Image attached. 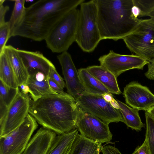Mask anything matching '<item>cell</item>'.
I'll return each mask as SVG.
<instances>
[{"label":"cell","mask_w":154,"mask_h":154,"mask_svg":"<svg viewBox=\"0 0 154 154\" xmlns=\"http://www.w3.org/2000/svg\"><path fill=\"white\" fill-rule=\"evenodd\" d=\"M0 80L11 87H19L13 68L4 51L0 54Z\"/></svg>","instance_id":"603a6c76"},{"label":"cell","mask_w":154,"mask_h":154,"mask_svg":"<svg viewBox=\"0 0 154 154\" xmlns=\"http://www.w3.org/2000/svg\"><path fill=\"white\" fill-rule=\"evenodd\" d=\"M79 9H74L56 23L45 39L47 46L53 53L66 51L75 40Z\"/></svg>","instance_id":"5b68a950"},{"label":"cell","mask_w":154,"mask_h":154,"mask_svg":"<svg viewBox=\"0 0 154 154\" xmlns=\"http://www.w3.org/2000/svg\"><path fill=\"white\" fill-rule=\"evenodd\" d=\"M100 65L106 68L117 78L122 73L130 69L143 70L149 62L135 54L123 55L113 50L100 56L98 59Z\"/></svg>","instance_id":"8fae6325"},{"label":"cell","mask_w":154,"mask_h":154,"mask_svg":"<svg viewBox=\"0 0 154 154\" xmlns=\"http://www.w3.org/2000/svg\"><path fill=\"white\" fill-rule=\"evenodd\" d=\"M101 152L103 154H122L117 148L109 145L103 147Z\"/></svg>","instance_id":"d6a6232c"},{"label":"cell","mask_w":154,"mask_h":154,"mask_svg":"<svg viewBox=\"0 0 154 154\" xmlns=\"http://www.w3.org/2000/svg\"><path fill=\"white\" fill-rule=\"evenodd\" d=\"M18 53L27 68L29 75H34L38 72L44 73L48 77L53 63L41 52L18 49Z\"/></svg>","instance_id":"5bb4252c"},{"label":"cell","mask_w":154,"mask_h":154,"mask_svg":"<svg viewBox=\"0 0 154 154\" xmlns=\"http://www.w3.org/2000/svg\"><path fill=\"white\" fill-rule=\"evenodd\" d=\"M103 96L106 101L110 103L116 101L113 97L112 94H106L103 95Z\"/></svg>","instance_id":"8d00e7d4"},{"label":"cell","mask_w":154,"mask_h":154,"mask_svg":"<svg viewBox=\"0 0 154 154\" xmlns=\"http://www.w3.org/2000/svg\"><path fill=\"white\" fill-rule=\"evenodd\" d=\"M146 130L145 139L147 141L151 154H154V119L145 111Z\"/></svg>","instance_id":"484cf974"},{"label":"cell","mask_w":154,"mask_h":154,"mask_svg":"<svg viewBox=\"0 0 154 154\" xmlns=\"http://www.w3.org/2000/svg\"><path fill=\"white\" fill-rule=\"evenodd\" d=\"M29 113L43 127L61 134L76 129L79 107L68 93L52 94L30 99Z\"/></svg>","instance_id":"7a4b0ae2"},{"label":"cell","mask_w":154,"mask_h":154,"mask_svg":"<svg viewBox=\"0 0 154 154\" xmlns=\"http://www.w3.org/2000/svg\"><path fill=\"white\" fill-rule=\"evenodd\" d=\"M147 112L154 119V107Z\"/></svg>","instance_id":"f35d334b"},{"label":"cell","mask_w":154,"mask_h":154,"mask_svg":"<svg viewBox=\"0 0 154 154\" xmlns=\"http://www.w3.org/2000/svg\"><path fill=\"white\" fill-rule=\"evenodd\" d=\"M123 39L132 53L150 62L154 59V20L142 19L134 31Z\"/></svg>","instance_id":"8992f818"},{"label":"cell","mask_w":154,"mask_h":154,"mask_svg":"<svg viewBox=\"0 0 154 154\" xmlns=\"http://www.w3.org/2000/svg\"><path fill=\"white\" fill-rule=\"evenodd\" d=\"M49 85L51 89L55 93L58 94H64L65 93L62 88L58 84L50 78H48Z\"/></svg>","instance_id":"4dcf8cb0"},{"label":"cell","mask_w":154,"mask_h":154,"mask_svg":"<svg viewBox=\"0 0 154 154\" xmlns=\"http://www.w3.org/2000/svg\"><path fill=\"white\" fill-rule=\"evenodd\" d=\"M101 40L123 39L137 27L142 19L136 18L131 9L133 0H96Z\"/></svg>","instance_id":"3957f363"},{"label":"cell","mask_w":154,"mask_h":154,"mask_svg":"<svg viewBox=\"0 0 154 154\" xmlns=\"http://www.w3.org/2000/svg\"><path fill=\"white\" fill-rule=\"evenodd\" d=\"M123 94L126 103L132 108L148 112L154 107V94L147 87L137 82L126 85Z\"/></svg>","instance_id":"7c38bea8"},{"label":"cell","mask_w":154,"mask_h":154,"mask_svg":"<svg viewBox=\"0 0 154 154\" xmlns=\"http://www.w3.org/2000/svg\"><path fill=\"white\" fill-rule=\"evenodd\" d=\"M23 152H23L22 153H21V154H23Z\"/></svg>","instance_id":"ab89813d"},{"label":"cell","mask_w":154,"mask_h":154,"mask_svg":"<svg viewBox=\"0 0 154 154\" xmlns=\"http://www.w3.org/2000/svg\"><path fill=\"white\" fill-rule=\"evenodd\" d=\"M100 152H99L98 154H100Z\"/></svg>","instance_id":"60d3db41"},{"label":"cell","mask_w":154,"mask_h":154,"mask_svg":"<svg viewBox=\"0 0 154 154\" xmlns=\"http://www.w3.org/2000/svg\"><path fill=\"white\" fill-rule=\"evenodd\" d=\"M86 68L88 71L103 84L111 94L119 95L121 93L117 78L106 68L100 65L89 66Z\"/></svg>","instance_id":"2e32d148"},{"label":"cell","mask_w":154,"mask_h":154,"mask_svg":"<svg viewBox=\"0 0 154 154\" xmlns=\"http://www.w3.org/2000/svg\"><path fill=\"white\" fill-rule=\"evenodd\" d=\"M30 101L27 95L19 90L9 106L3 120L0 122V137L7 135L23 122L29 113Z\"/></svg>","instance_id":"30bf717a"},{"label":"cell","mask_w":154,"mask_h":154,"mask_svg":"<svg viewBox=\"0 0 154 154\" xmlns=\"http://www.w3.org/2000/svg\"><path fill=\"white\" fill-rule=\"evenodd\" d=\"M101 40L97 21L96 0L80 5L75 42L84 52H93Z\"/></svg>","instance_id":"277c9868"},{"label":"cell","mask_w":154,"mask_h":154,"mask_svg":"<svg viewBox=\"0 0 154 154\" xmlns=\"http://www.w3.org/2000/svg\"><path fill=\"white\" fill-rule=\"evenodd\" d=\"M109 124L79 107L76 128L85 137L101 143L110 142L112 135Z\"/></svg>","instance_id":"9c48e42d"},{"label":"cell","mask_w":154,"mask_h":154,"mask_svg":"<svg viewBox=\"0 0 154 154\" xmlns=\"http://www.w3.org/2000/svg\"><path fill=\"white\" fill-rule=\"evenodd\" d=\"M48 78L42 81L36 80L34 75H29L26 84L30 90V94L33 100L35 101L43 96L57 93L51 88Z\"/></svg>","instance_id":"7402d4cb"},{"label":"cell","mask_w":154,"mask_h":154,"mask_svg":"<svg viewBox=\"0 0 154 154\" xmlns=\"http://www.w3.org/2000/svg\"><path fill=\"white\" fill-rule=\"evenodd\" d=\"M85 0H40L26 8L11 37L19 36L36 41L45 40L53 27L64 15Z\"/></svg>","instance_id":"6da1fadb"},{"label":"cell","mask_w":154,"mask_h":154,"mask_svg":"<svg viewBox=\"0 0 154 154\" xmlns=\"http://www.w3.org/2000/svg\"><path fill=\"white\" fill-rule=\"evenodd\" d=\"M25 0H16L14 8L9 21H8L10 30V37L13 31L17 24L23 17L25 11Z\"/></svg>","instance_id":"cb8c5ba5"},{"label":"cell","mask_w":154,"mask_h":154,"mask_svg":"<svg viewBox=\"0 0 154 154\" xmlns=\"http://www.w3.org/2000/svg\"><path fill=\"white\" fill-rule=\"evenodd\" d=\"M68 94L75 99L85 91L70 54L65 51L57 56Z\"/></svg>","instance_id":"4fadbf2b"},{"label":"cell","mask_w":154,"mask_h":154,"mask_svg":"<svg viewBox=\"0 0 154 154\" xmlns=\"http://www.w3.org/2000/svg\"><path fill=\"white\" fill-rule=\"evenodd\" d=\"M119 106V110L122 116L124 123L127 128H130L137 131H141L142 128H145V125L140 119L139 113V110L131 108L124 103L116 99Z\"/></svg>","instance_id":"ffe728a7"},{"label":"cell","mask_w":154,"mask_h":154,"mask_svg":"<svg viewBox=\"0 0 154 154\" xmlns=\"http://www.w3.org/2000/svg\"><path fill=\"white\" fill-rule=\"evenodd\" d=\"M34 75L35 79L39 82L44 81L48 77H47L44 73L40 72H37Z\"/></svg>","instance_id":"d590c367"},{"label":"cell","mask_w":154,"mask_h":154,"mask_svg":"<svg viewBox=\"0 0 154 154\" xmlns=\"http://www.w3.org/2000/svg\"><path fill=\"white\" fill-rule=\"evenodd\" d=\"M147 65L148 70L144 75L148 79L154 80V59L149 62Z\"/></svg>","instance_id":"836d02e7"},{"label":"cell","mask_w":154,"mask_h":154,"mask_svg":"<svg viewBox=\"0 0 154 154\" xmlns=\"http://www.w3.org/2000/svg\"><path fill=\"white\" fill-rule=\"evenodd\" d=\"M78 133L76 129L67 133L58 134L46 154H70Z\"/></svg>","instance_id":"ac0fdd59"},{"label":"cell","mask_w":154,"mask_h":154,"mask_svg":"<svg viewBox=\"0 0 154 154\" xmlns=\"http://www.w3.org/2000/svg\"><path fill=\"white\" fill-rule=\"evenodd\" d=\"M133 2L139 10V17L148 16L154 8V0H133Z\"/></svg>","instance_id":"4316f807"},{"label":"cell","mask_w":154,"mask_h":154,"mask_svg":"<svg viewBox=\"0 0 154 154\" xmlns=\"http://www.w3.org/2000/svg\"><path fill=\"white\" fill-rule=\"evenodd\" d=\"M78 72L86 92L102 96L111 94L103 84L88 71L86 68H80L78 70Z\"/></svg>","instance_id":"d6986e66"},{"label":"cell","mask_w":154,"mask_h":154,"mask_svg":"<svg viewBox=\"0 0 154 154\" xmlns=\"http://www.w3.org/2000/svg\"><path fill=\"white\" fill-rule=\"evenodd\" d=\"M48 77L58 84L63 89L66 86L63 79L57 71L55 67L51 68Z\"/></svg>","instance_id":"f1b7e54d"},{"label":"cell","mask_w":154,"mask_h":154,"mask_svg":"<svg viewBox=\"0 0 154 154\" xmlns=\"http://www.w3.org/2000/svg\"><path fill=\"white\" fill-rule=\"evenodd\" d=\"M3 51L8 57L13 68L18 87L21 84L26 83L29 74L18 53L17 49L11 45H8L5 46Z\"/></svg>","instance_id":"e0dca14e"},{"label":"cell","mask_w":154,"mask_h":154,"mask_svg":"<svg viewBox=\"0 0 154 154\" xmlns=\"http://www.w3.org/2000/svg\"><path fill=\"white\" fill-rule=\"evenodd\" d=\"M75 100L77 105L82 110L106 123L125 122L119 110L113 107L102 95L91 94L85 91Z\"/></svg>","instance_id":"ba28073f"},{"label":"cell","mask_w":154,"mask_h":154,"mask_svg":"<svg viewBox=\"0 0 154 154\" xmlns=\"http://www.w3.org/2000/svg\"><path fill=\"white\" fill-rule=\"evenodd\" d=\"M148 16L150 17V18L154 20V8L149 14Z\"/></svg>","instance_id":"74e56055"},{"label":"cell","mask_w":154,"mask_h":154,"mask_svg":"<svg viewBox=\"0 0 154 154\" xmlns=\"http://www.w3.org/2000/svg\"><path fill=\"white\" fill-rule=\"evenodd\" d=\"M37 122L29 113L23 122L7 134L0 137V154H21L26 148Z\"/></svg>","instance_id":"52a82bcc"},{"label":"cell","mask_w":154,"mask_h":154,"mask_svg":"<svg viewBox=\"0 0 154 154\" xmlns=\"http://www.w3.org/2000/svg\"><path fill=\"white\" fill-rule=\"evenodd\" d=\"M4 0H0V25L6 22L5 21V16L6 13L9 10V8L8 6H4L3 3Z\"/></svg>","instance_id":"1f68e13d"},{"label":"cell","mask_w":154,"mask_h":154,"mask_svg":"<svg viewBox=\"0 0 154 154\" xmlns=\"http://www.w3.org/2000/svg\"><path fill=\"white\" fill-rule=\"evenodd\" d=\"M10 30L8 22L0 25V54L2 53L10 37Z\"/></svg>","instance_id":"83f0119b"},{"label":"cell","mask_w":154,"mask_h":154,"mask_svg":"<svg viewBox=\"0 0 154 154\" xmlns=\"http://www.w3.org/2000/svg\"><path fill=\"white\" fill-rule=\"evenodd\" d=\"M132 154H151L146 139L143 144L135 149Z\"/></svg>","instance_id":"f546056e"},{"label":"cell","mask_w":154,"mask_h":154,"mask_svg":"<svg viewBox=\"0 0 154 154\" xmlns=\"http://www.w3.org/2000/svg\"><path fill=\"white\" fill-rule=\"evenodd\" d=\"M19 90V87L17 88L11 87L0 80V102L8 108Z\"/></svg>","instance_id":"d4e9b609"},{"label":"cell","mask_w":154,"mask_h":154,"mask_svg":"<svg viewBox=\"0 0 154 154\" xmlns=\"http://www.w3.org/2000/svg\"><path fill=\"white\" fill-rule=\"evenodd\" d=\"M102 147L101 143L89 140L78 133L70 154H98Z\"/></svg>","instance_id":"44dd1931"},{"label":"cell","mask_w":154,"mask_h":154,"mask_svg":"<svg viewBox=\"0 0 154 154\" xmlns=\"http://www.w3.org/2000/svg\"><path fill=\"white\" fill-rule=\"evenodd\" d=\"M57 134L51 130L41 128L30 139L23 154H46Z\"/></svg>","instance_id":"9a60e30c"},{"label":"cell","mask_w":154,"mask_h":154,"mask_svg":"<svg viewBox=\"0 0 154 154\" xmlns=\"http://www.w3.org/2000/svg\"><path fill=\"white\" fill-rule=\"evenodd\" d=\"M19 87H20V89L21 92L23 94L26 95L28 93H30L29 88L26 83H24L21 84Z\"/></svg>","instance_id":"e575fe53"}]
</instances>
